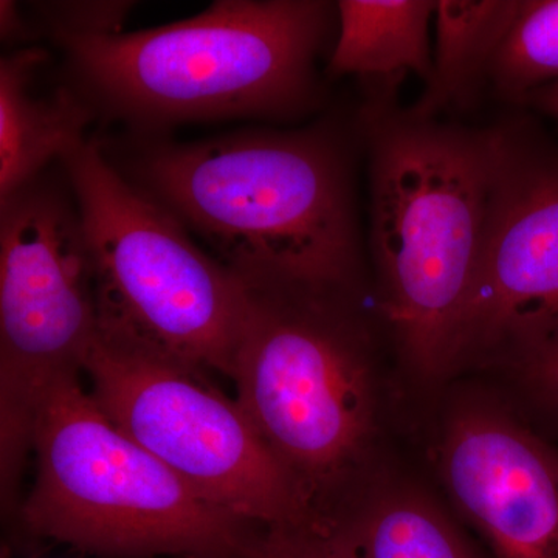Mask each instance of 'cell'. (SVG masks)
I'll return each mask as SVG.
<instances>
[{
  "mask_svg": "<svg viewBox=\"0 0 558 558\" xmlns=\"http://www.w3.org/2000/svg\"><path fill=\"white\" fill-rule=\"evenodd\" d=\"M132 143L110 161L238 277L351 290L357 218L347 153L329 126Z\"/></svg>",
  "mask_w": 558,
  "mask_h": 558,
  "instance_id": "1",
  "label": "cell"
},
{
  "mask_svg": "<svg viewBox=\"0 0 558 558\" xmlns=\"http://www.w3.org/2000/svg\"><path fill=\"white\" fill-rule=\"evenodd\" d=\"M336 16V7L318 0H216L161 27L51 40L92 108L157 135L175 124L310 112Z\"/></svg>",
  "mask_w": 558,
  "mask_h": 558,
  "instance_id": "2",
  "label": "cell"
},
{
  "mask_svg": "<svg viewBox=\"0 0 558 558\" xmlns=\"http://www.w3.org/2000/svg\"><path fill=\"white\" fill-rule=\"evenodd\" d=\"M371 134V248L385 318L433 374L451 344L486 241L505 134L425 119L377 120Z\"/></svg>",
  "mask_w": 558,
  "mask_h": 558,
  "instance_id": "3",
  "label": "cell"
},
{
  "mask_svg": "<svg viewBox=\"0 0 558 558\" xmlns=\"http://www.w3.org/2000/svg\"><path fill=\"white\" fill-rule=\"evenodd\" d=\"M32 451L36 478L17 513L33 537L112 558H253L267 535L121 432L80 374L44 392Z\"/></svg>",
  "mask_w": 558,
  "mask_h": 558,
  "instance_id": "4",
  "label": "cell"
},
{
  "mask_svg": "<svg viewBox=\"0 0 558 558\" xmlns=\"http://www.w3.org/2000/svg\"><path fill=\"white\" fill-rule=\"evenodd\" d=\"M241 281L234 398L317 520L319 499L357 464L373 429L362 333L347 290Z\"/></svg>",
  "mask_w": 558,
  "mask_h": 558,
  "instance_id": "5",
  "label": "cell"
},
{
  "mask_svg": "<svg viewBox=\"0 0 558 558\" xmlns=\"http://www.w3.org/2000/svg\"><path fill=\"white\" fill-rule=\"evenodd\" d=\"M78 205L100 326L231 380L244 284L89 138L62 157Z\"/></svg>",
  "mask_w": 558,
  "mask_h": 558,
  "instance_id": "6",
  "label": "cell"
},
{
  "mask_svg": "<svg viewBox=\"0 0 558 558\" xmlns=\"http://www.w3.org/2000/svg\"><path fill=\"white\" fill-rule=\"evenodd\" d=\"M208 374L106 326L83 365L102 413L209 501L269 534L310 526L299 484Z\"/></svg>",
  "mask_w": 558,
  "mask_h": 558,
  "instance_id": "7",
  "label": "cell"
},
{
  "mask_svg": "<svg viewBox=\"0 0 558 558\" xmlns=\"http://www.w3.org/2000/svg\"><path fill=\"white\" fill-rule=\"evenodd\" d=\"M100 328L97 289L68 178L47 175L0 199L2 486L16 488L40 399L83 376Z\"/></svg>",
  "mask_w": 558,
  "mask_h": 558,
  "instance_id": "8",
  "label": "cell"
},
{
  "mask_svg": "<svg viewBox=\"0 0 558 558\" xmlns=\"http://www.w3.org/2000/svg\"><path fill=\"white\" fill-rule=\"evenodd\" d=\"M558 319V153L505 134L486 241L459 318L451 362L517 354Z\"/></svg>",
  "mask_w": 558,
  "mask_h": 558,
  "instance_id": "9",
  "label": "cell"
},
{
  "mask_svg": "<svg viewBox=\"0 0 558 558\" xmlns=\"http://www.w3.org/2000/svg\"><path fill=\"white\" fill-rule=\"evenodd\" d=\"M447 486L495 558H558V454L488 414L458 418L442 449Z\"/></svg>",
  "mask_w": 558,
  "mask_h": 558,
  "instance_id": "10",
  "label": "cell"
},
{
  "mask_svg": "<svg viewBox=\"0 0 558 558\" xmlns=\"http://www.w3.org/2000/svg\"><path fill=\"white\" fill-rule=\"evenodd\" d=\"M49 60L39 46L0 60V199L90 138L97 110L72 84L47 81Z\"/></svg>",
  "mask_w": 558,
  "mask_h": 558,
  "instance_id": "11",
  "label": "cell"
},
{
  "mask_svg": "<svg viewBox=\"0 0 558 558\" xmlns=\"http://www.w3.org/2000/svg\"><path fill=\"white\" fill-rule=\"evenodd\" d=\"M336 10L339 35L329 61L333 76L395 81L413 73L429 83L428 31L436 2L341 0Z\"/></svg>",
  "mask_w": 558,
  "mask_h": 558,
  "instance_id": "12",
  "label": "cell"
},
{
  "mask_svg": "<svg viewBox=\"0 0 558 558\" xmlns=\"http://www.w3.org/2000/svg\"><path fill=\"white\" fill-rule=\"evenodd\" d=\"M326 558H475L435 509L396 498L310 529Z\"/></svg>",
  "mask_w": 558,
  "mask_h": 558,
  "instance_id": "13",
  "label": "cell"
},
{
  "mask_svg": "<svg viewBox=\"0 0 558 558\" xmlns=\"http://www.w3.org/2000/svg\"><path fill=\"white\" fill-rule=\"evenodd\" d=\"M520 3L515 0L436 2L433 76L411 116L428 120L447 102L468 94L480 73L490 69L499 46L519 14Z\"/></svg>",
  "mask_w": 558,
  "mask_h": 558,
  "instance_id": "14",
  "label": "cell"
},
{
  "mask_svg": "<svg viewBox=\"0 0 558 558\" xmlns=\"http://www.w3.org/2000/svg\"><path fill=\"white\" fill-rule=\"evenodd\" d=\"M506 95L524 98L558 81V0H526L488 69Z\"/></svg>",
  "mask_w": 558,
  "mask_h": 558,
  "instance_id": "15",
  "label": "cell"
},
{
  "mask_svg": "<svg viewBox=\"0 0 558 558\" xmlns=\"http://www.w3.org/2000/svg\"><path fill=\"white\" fill-rule=\"evenodd\" d=\"M51 39L69 35H112L123 32L131 2H51L35 7Z\"/></svg>",
  "mask_w": 558,
  "mask_h": 558,
  "instance_id": "16",
  "label": "cell"
},
{
  "mask_svg": "<svg viewBox=\"0 0 558 558\" xmlns=\"http://www.w3.org/2000/svg\"><path fill=\"white\" fill-rule=\"evenodd\" d=\"M519 355L538 395L558 411V319Z\"/></svg>",
  "mask_w": 558,
  "mask_h": 558,
  "instance_id": "17",
  "label": "cell"
},
{
  "mask_svg": "<svg viewBox=\"0 0 558 558\" xmlns=\"http://www.w3.org/2000/svg\"><path fill=\"white\" fill-rule=\"evenodd\" d=\"M253 558H326L307 532H271Z\"/></svg>",
  "mask_w": 558,
  "mask_h": 558,
  "instance_id": "18",
  "label": "cell"
},
{
  "mask_svg": "<svg viewBox=\"0 0 558 558\" xmlns=\"http://www.w3.org/2000/svg\"><path fill=\"white\" fill-rule=\"evenodd\" d=\"M0 31H2L3 40H16V43L31 40L33 35L27 17L21 16L17 3L9 0L0 2Z\"/></svg>",
  "mask_w": 558,
  "mask_h": 558,
  "instance_id": "19",
  "label": "cell"
},
{
  "mask_svg": "<svg viewBox=\"0 0 558 558\" xmlns=\"http://www.w3.org/2000/svg\"><path fill=\"white\" fill-rule=\"evenodd\" d=\"M524 100L531 101L535 108L543 110L558 121V81L556 83L546 84L532 90L524 97Z\"/></svg>",
  "mask_w": 558,
  "mask_h": 558,
  "instance_id": "20",
  "label": "cell"
}]
</instances>
